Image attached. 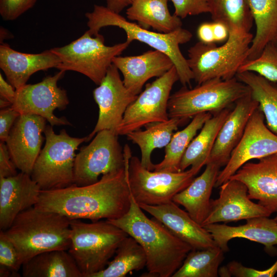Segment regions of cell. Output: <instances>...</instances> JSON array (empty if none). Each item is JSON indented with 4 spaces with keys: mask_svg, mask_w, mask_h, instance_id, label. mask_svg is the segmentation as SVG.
<instances>
[{
    "mask_svg": "<svg viewBox=\"0 0 277 277\" xmlns=\"http://www.w3.org/2000/svg\"><path fill=\"white\" fill-rule=\"evenodd\" d=\"M128 165L119 171L103 175L88 185L41 190L35 205L61 214L70 220L95 222L119 218L129 210L131 193L127 176Z\"/></svg>",
    "mask_w": 277,
    "mask_h": 277,
    "instance_id": "obj_1",
    "label": "cell"
},
{
    "mask_svg": "<svg viewBox=\"0 0 277 277\" xmlns=\"http://www.w3.org/2000/svg\"><path fill=\"white\" fill-rule=\"evenodd\" d=\"M134 239L143 248L149 276L170 277L181 266L192 248L155 218L149 219L131 194L128 211L107 220Z\"/></svg>",
    "mask_w": 277,
    "mask_h": 277,
    "instance_id": "obj_2",
    "label": "cell"
},
{
    "mask_svg": "<svg viewBox=\"0 0 277 277\" xmlns=\"http://www.w3.org/2000/svg\"><path fill=\"white\" fill-rule=\"evenodd\" d=\"M4 232L22 265L42 252L68 250L71 243L70 220L36 206L21 212Z\"/></svg>",
    "mask_w": 277,
    "mask_h": 277,
    "instance_id": "obj_3",
    "label": "cell"
},
{
    "mask_svg": "<svg viewBox=\"0 0 277 277\" xmlns=\"http://www.w3.org/2000/svg\"><path fill=\"white\" fill-rule=\"evenodd\" d=\"M87 19V31L92 36L99 34L101 28L115 26L126 33V41L131 43L138 41L168 55L173 62L179 75V81L184 87H191L193 75L186 58L181 52L180 45L189 42L192 33L181 27L167 33L151 31L139 25L130 22L127 18L106 6L94 5L93 10L85 13Z\"/></svg>",
    "mask_w": 277,
    "mask_h": 277,
    "instance_id": "obj_4",
    "label": "cell"
},
{
    "mask_svg": "<svg viewBox=\"0 0 277 277\" xmlns=\"http://www.w3.org/2000/svg\"><path fill=\"white\" fill-rule=\"evenodd\" d=\"M70 246L68 251L83 277H92L103 270L128 235L107 220L86 223L70 220Z\"/></svg>",
    "mask_w": 277,
    "mask_h": 277,
    "instance_id": "obj_5",
    "label": "cell"
},
{
    "mask_svg": "<svg viewBox=\"0 0 277 277\" xmlns=\"http://www.w3.org/2000/svg\"><path fill=\"white\" fill-rule=\"evenodd\" d=\"M253 36L250 32L229 28L228 39L220 46L199 42L191 47L187 61L195 82L200 84L215 78L235 77L248 58Z\"/></svg>",
    "mask_w": 277,
    "mask_h": 277,
    "instance_id": "obj_6",
    "label": "cell"
},
{
    "mask_svg": "<svg viewBox=\"0 0 277 277\" xmlns=\"http://www.w3.org/2000/svg\"><path fill=\"white\" fill-rule=\"evenodd\" d=\"M249 93V87L236 76L227 80L211 79L194 88L183 86L170 96L168 115L169 118L176 117L186 122L202 113L214 115L231 107Z\"/></svg>",
    "mask_w": 277,
    "mask_h": 277,
    "instance_id": "obj_7",
    "label": "cell"
},
{
    "mask_svg": "<svg viewBox=\"0 0 277 277\" xmlns=\"http://www.w3.org/2000/svg\"><path fill=\"white\" fill-rule=\"evenodd\" d=\"M45 143L41 150L30 174L41 190L61 189L74 182L75 151L87 137L70 136L65 129L58 134L53 126H46L44 133Z\"/></svg>",
    "mask_w": 277,
    "mask_h": 277,
    "instance_id": "obj_8",
    "label": "cell"
},
{
    "mask_svg": "<svg viewBox=\"0 0 277 277\" xmlns=\"http://www.w3.org/2000/svg\"><path fill=\"white\" fill-rule=\"evenodd\" d=\"M104 43L102 34L92 36L87 31L69 44L50 50L61 61L57 69L78 72L99 85L112 64L113 59L131 44L126 41L109 46Z\"/></svg>",
    "mask_w": 277,
    "mask_h": 277,
    "instance_id": "obj_9",
    "label": "cell"
},
{
    "mask_svg": "<svg viewBox=\"0 0 277 277\" xmlns=\"http://www.w3.org/2000/svg\"><path fill=\"white\" fill-rule=\"evenodd\" d=\"M198 173L190 168L172 172L149 170L136 156L130 159L127 176L130 193L138 204L159 205L172 201L187 187Z\"/></svg>",
    "mask_w": 277,
    "mask_h": 277,
    "instance_id": "obj_10",
    "label": "cell"
},
{
    "mask_svg": "<svg viewBox=\"0 0 277 277\" xmlns=\"http://www.w3.org/2000/svg\"><path fill=\"white\" fill-rule=\"evenodd\" d=\"M125 167L124 150L118 141V135L113 130H102L76 154L74 182L78 186L90 185L97 182L100 175Z\"/></svg>",
    "mask_w": 277,
    "mask_h": 277,
    "instance_id": "obj_11",
    "label": "cell"
},
{
    "mask_svg": "<svg viewBox=\"0 0 277 277\" xmlns=\"http://www.w3.org/2000/svg\"><path fill=\"white\" fill-rule=\"evenodd\" d=\"M179 81L174 65L163 75L145 86V89L126 109L115 132L118 135L169 119L168 104L173 85Z\"/></svg>",
    "mask_w": 277,
    "mask_h": 277,
    "instance_id": "obj_12",
    "label": "cell"
},
{
    "mask_svg": "<svg viewBox=\"0 0 277 277\" xmlns=\"http://www.w3.org/2000/svg\"><path fill=\"white\" fill-rule=\"evenodd\" d=\"M65 72L59 70L53 75H48L34 84H25L16 89L11 107L21 114H34L45 118L52 126L70 125L65 117L54 115L56 109L63 110L69 104L66 90L59 87L57 83Z\"/></svg>",
    "mask_w": 277,
    "mask_h": 277,
    "instance_id": "obj_13",
    "label": "cell"
},
{
    "mask_svg": "<svg viewBox=\"0 0 277 277\" xmlns=\"http://www.w3.org/2000/svg\"><path fill=\"white\" fill-rule=\"evenodd\" d=\"M263 113L258 108L251 116L239 143L230 159L220 171L215 187L227 181L244 164L253 159L277 153V135L265 123Z\"/></svg>",
    "mask_w": 277,
    "mask_h": 277,
    "instance_id": "obj_14",
    "label": "cell"
},
{
    "mask_svg": "<svg viewBox=\"0 0 277 277\" xmlns=\"http://www.w3.org/2000/svg\"><path fill=\"white\" fill-rule=\"evenodd\" d=\"M93 96L98 105L99 114L94 129L87 136V142L101 130L109 129L115 132L126 109L137 97L125 87L119 70L113 64L100 84L93 90Z\"/></svg>",
    "mask_w": 277,
    "mask_h": 277,
    "instance_id": "obj_15",
    "label": "cell"
},
{
    "mask_svg": "<svg viewBox=\"0 0 277 277\" xmlns=\"http://www.w3.org/2000/svg\"><path fill=\"white\" fill-rule=\"evenodd\" d=\"M243 182L229 179L220 186L219 196L211 199L209 214L202 226L229 223L258 216H269L267 208L252 202Z\"/></svg>",
    "mask_w": 277,
    "mask_h": 277,
    "instance_id": "obj_16",
    "label": "cell"
},
{
    "mask_svg": "<svg viewBox=\"0 0 277 277\" xmlns=\"http://www.w3.org/2000/svg\"><path fill=\"white\" fill-rule=\"evenodd\" d=\"M47 120L34 114H21L5 142L11 160L21 172L31 174L41 151Z\"/></svg>",
    "mask_w": 277,
    "mask_h": 277,
    "instance_id": "obj_17",
    "label": "cell"
},
{
    "mask_svg": "<svg viewBox=\"0 0 277 277\" xmlns=\"http://www.w3.org/2000/svg\"><path fill=\"white\" fill-rule=\"evenodd\" d=\"M258 160L247 162L229 179L243 182L250 199L258 200L272 213L277 212V153Z\"/></svg>",
    "mask_w": 277,
    "mask_h": 277,
    "instance_id": "obj_18",
    "label": "cell"
},
{
    "mask_svg": "<svg viewBox=\"0 0 277 277\" xmlns=\"http://www.w3.org/2000/svg\"><path fill=\"white\" fill-rule=\"evenodd\" d=\"M138 205L192 249L217 246L211 234L172 201L159 205Z\"/></svg>",
    "mask_w": 277,
    "mask_h": 277,
    "instance_id": "obj_19",
    "label": "cell"
},
{
    "mask_svg": "<svg viewBox=\"0 0 277 277\" xmlns=\"http://www.w3.org/2000/svg\"><path fill=\"white\" fill-rule=\"evenodd\" d=\"M41 192L30 174L0 177V229L5 231L22 211L35 206Z\"/></svg>",
    "mask_w": 277,
    "mask_h": 277,
    "instance_id": "obj_20",
    "label": "cell"
},
{
    "mask_svg": "<svg viewBox=\"0 0 277 277\" xmlns=\"http://www.w3.org/2000/svg\"><path fill=\"white\" fill-rule=\"evenodd\" d=\"M259 103L250 93L238 100L220 128L208 162L225 166L241 141L247 124Z\"/></svg>",
    "mask_w": 277,
    "mask_h": 277,
    "instance_id": "obj_21",
    "label": "cell"
},
{
    "mask_svg": "<svg viewBox=\"0 0 277 277\" xmlns=\"http://www.w3.org/2000/svg\"><path fill=\"white\" fill-rule=\"evenodd\" d=\"M246 223L238 226L217 223L203 226L224 252L229 250L228 243L234 238H244L263 244L265 250L275 254L277 245V222L268 216H258L246 220Z\"/></svg>",
    "mask_w": 277,
    "mask_h": 277,
    "instance_id": "obj_22",
    "label": "cell"
},
{
    "mask_svg": "<svg viewBox=\"0 0 277 277\" xmlns=\"http://www.w3.org/2000/svg\"><path fill=\"white\" fill-rule=\"evenodd\" d=\"M112 64L122 73L125 87L136 95L147 81L163 75L174 66L168 55L156 50L136 56H117Z\"/></svg>",
    "mask_w": 277,
    "mask_h": 277,
    "instance_id": "obj_23",
    "label": "cell"
},
{
    "mask_svg": "<svg viewBox=\"0 0 277 277\" xmlns=\"http://www.w3.org/2000/svg\"><path fill=\"white\" fill-rule=\"evenodd\" d=\"M60 63L59 57L50 49L39 53H26L14 50L7 44L0 45V68L15 89L26 84L33 74L56 68Z\"/></svg>",
    "mask_w": 277,
    "mask_h": 277,
    "instance_id": "obj_24",
    "label": "cell"
},
{
    "mask_svg": "<svg viewBox=\"0 0 277 277\" xmlns=\"http://www.w3.org/2000/svg\"><path fill=\"white\" fill-rule=\"evenodd\" d=\"M221 167L208 163L204 172L177 193L172 201L182 205L189 215L201 225L207 217L210 208V196Z\"/></svg>",
    "mask_w": 277,
    "mask_h": 277,
    "instance_id": "obj_25",
    "label": "cell"
},
{
    "mask_svg": "<svg viewBox=\"0 0 277 277\" xmlns=\"http://www.w3.org/2000/svg\"><path fill=\"white\" fill-rule=\"evenodd\" d=\"M231 110V107L226 108L205 122L184 153L180 165V171L191 166L199 172L207 164L219 131Z\"/></svg>",
    "mask_w": 277,
    "mask_h": 277,
    "instance_id": "obj_26",
    "label": "cell"
},
{
    "mask_svg": "<svg viewBox=\"0 0 277 277\" xmlns=\"http://www.w3.org/2000/svg\"><path fill=\"white\" fill-rule=\"evenodd\" d=\"M168 0H133L126 10L127 18L145 29L169 33L182 27L181 18L171 14Z\"/></svg>",
    "mask_w": 277,
    "mask_h": 277,
    "instance_id": "obj_27",
    "label": "cell"
},
{
    "mask_svg": "<svg viewBox=\"0 0 277 277\" xmlns=\"http://www.w3.org/2000/svg\"><path fill=\"white\" fill-rule=\"evenodd\" d=\"M24 277H83L68 250H54L39 253L22 266Z\"/></svg>",
    "mask_w": 277,
    "mask_h": 277,
    "instance_id": "obj_28",
    "label": "cell"
},
{
    "mask_svg": "<svg viewBox=\"0 0 277 277\" xmlns=\"http://www.w3.org/2000/svg\"><path fill=\"white\" fill-rule=\"evenodd\" d=\"M185 121L171 117L165 122L152 123L146 126L144 130L131 131L126 136L128 140L138 146L141 150L142 165L149 170H154V164L151 156L156 148L166 147L170 141L174 132Z\"/></svg>",
    "mask_w": 277,
    "mask_h": 277,
    "instance_id": "obj_29",
    "label": "cell"
},
{
    "mask_svg": "<svg viewBox=\"0 0 277 277\" xmlns=\"http://www.w3.org/2000/svg\"><path fill=\"white\" fill-rule=\"evenodd\" d=\"M256 31L251 44L248 60L255 59L269 43L277 44V0H247Z\"/></svg>",
    "mask_w": 277,
    "mask_h": 277,
    "instance_id": "obj_30",
    "label": "cell"
},
{
    "mask_svg": "<svg viewBox=\"0 0 277 277\" xmlns=\"http://www.w3.org/2000/svg\"><path fill=\"white\" fill-rule=\"evenodd\" d=\"M235 76L249 87L252 97L259 103L266 126L277 135V85L252 72H239Z\"/></svg>",
    "mask_w": 277,
    "mask_h": 277,
    "instance_id": "obj_31",
    "label": "cell"
},
{
    "mask_svg": "<svg viewBox=\"0 0 277 277\" xmlns=\"http://www.w3.org/2000/svg\"><path fill=\"white\" fill-rule=\"evenodd\" d=\"M212 116L209 112L198 114L183 129L174 133L165 147L164 159L154 164V170L176 172H180V165L183 156L189 144L203 127L205 122Z\"/></svg>",
    "mask_w": 277,
    "mask_h": 277,
    "instance_id": "obj_32",
    "label": "cell"
},
{
    "mask_svg": "<svg viewBox=\"0 0 277 277\" xmlns=\"http://www.w3.org/2000/svg\"><path fill=\"white\" fill-rule=\"evenodd\" d=\"M146 263L143 248L134 239L128 235L120 243L113 259L92 277H125L129 272L143 269Z\"/></svg>",
    "mask_w": 277,
    "mask_h": 277,
    "instance_id": "obj_33",
    "label": "cell"
},
{
    "mask_svg": "<svg viewBox=\"0 0 277 277\" xmlns=\"http://www.w3.org/2000/svg\"><path fill=\"white\" fill-rule=\"evenodd\" d=\"M224 253L218 246L192 249L172 277H217Z\"/></svg>",
    "mask_w": 277,
    "mask_h": 277,
    "instance_id": "obj_34",
    "label": "cell"
},
{
    "mask_svg": "<svg viewBox=\"0 0 277 277\" xmlns=\"http://www.w3.org/2000/svg\"><path fill=\"white\" fill-rule=\"evenodd\" d=\"M213 22L249 32L253 18L247 0H207Z\"/></svg>",
    "mask_w": 277,
    "mask_h": 277,
    "instance_id": "obj_35",
    "label": "cell"
},
{
    "mask_svg": "<svg viewBox=\"0 0 277 277\" xmlns=\"http://www.w3.org/2000/svg\"><path fill=\"white\" fill-rule=\"evenodd\" d=\"M254 72L273 83L277 82V44L268 43L255 59H247L238 72Z\"/></svg>",
    "mask_w": 277,
    "mask_h": 277,
    "instance_id": "obj_36",
    "label": "cell"
},
{
    "mask_svg": "<svg viewBox=\"0 0 277 277\" xmlns=\"http://www.w3.org/2000/svg\"><path fill=\"white\" fill-rule=\"evenodd\" d=\"M277 272V261L269 268L259 270L247 267L235 261L220 267L219 275L222 277H272Z\"/></svg>",
    "mask_w": 277,
    "mask_h": 277,
    "instance_id": "obj_37",
    "label": "cell"
},
{
    "mask_svg": "<svg viewBox=\"0 0 277 277\" xmlns=\"http://www.w3.org/2000/svg\"><path fill=\"white\" fill-rule=\"evenodd\" d=\"M22 264L17 251L4 231H0V267L18 272Z\"/></svg>",
    "mask_w": 277,
    "mask_h": 277,
    "instance_id": "obj_38",
    "label": "cell"
},
{
    "mask_svg": "<svg viewBox=\"0 0 277 277\" xmlns=\"http://www.w3.org/2000/svg\"><path fill=\"white\" fill-rule=\"evenodd\" d=\"M37 0H0V14L5 21L16 19L32 8Z\"/></svg>",
    "mask_w": 277,
    "mask_h": 277,
    "instance_id": "obj_39",
    "label": "cell"
},
{
    "mask_svg": "<svg viewBox=\"0 0 277 277\" xmlns=\"http://www.w3.org/2000/svg\"><path fill=\"white\" fill-rule=\"evenodd\" d=\"M172 2L174 8V14L180 18L189 15H197L210 13L207 0H168Z\"/></svg>",
    "mask_w": 277,
    "mask_h": 277,
    "instance_id": "obj_40",
    "label": "cell"
},
{
    "mask_svg": "<svg viewBox=\"0 0 277 277\" xmlns=\"http://www.w3.org/2000/svg\"><path fill=\"white\" fill-rule=\"evenodd\" d=\"M20 114L11 106L0 111V140L6 142L10 130Z\"/></svg>",
    "mask_w": 277,
    "mask_h": 277,
    "instance_id": "obj_41",
    "label": "cell"
},
{
    "mask_svg": "<svg viewBox=\"0 0 277 277\" xmlns=\"http://www.w3.org/2000/svg\"><path fill=\"white\" fill-rule=\"evenodd\" d=\"M17 168L11 160L5 142L0 143V177H8L18 173Z\"/></svg>",
    "mask_w": 277,
    "mask_h": 277,
    "instance_id": "obj_42",
    "label": "cell"
},
{
    "mask_svg": "<svg viewBox=\"0 0 277 277\" xmlns=\"http://www.w3.org/2000/svg\"><path fill=\"white\" fill-rule=\"evenodd\" d=\"M197 36L200 42L205 44L215 43L212 22H203L198 27Z\"/></svg>",
    "mask_w": 277,
    "mask_h": 277,
    "instance_id": "obj_43",
    "label": "cell"
},
{
    "mask_svg": "<svg viewBox=\"0 0 277 277\" xmlns=\"http://www.w3.org/2000/svg\"><path fill=\"white\" fill-rule=\"evenodd\" d=\"M16 89L4 78L0 73V96L12 104L15 96Z\"/></svg>",
    "mask_w": 277,
    "mask_h": 277,
    "instance_id": "obj_44",
    "label": "cell"
},
{
    "mask_svg": "<svg viewBox=\"0 0 277 277\" xmlns=\"http://www.w3.org/2000/svg\"><path fill=\"white\" fill-rule=\"evenodd\" d=\"M212 27L215 42H225L229 36V28L224 23L218 22H212Z\"/></svg>",
    "mask_w": 277,
    "mask_h": 277,
    "instance_id": "obj_45",
    "label": "cell"
},
{
    "mask_svg": "<svg viewBox=\"0 0 277 277\" xmlns=\"http://www.w3.org/2000/svg\"><path fill=\"white\" fill-rule=\"evenodd\" d=\"M133 0H106V6L111 10L120 13L126 7H129Z\"/></svg>",
    "mask_w": 277,
    "mask_h": 277,
    "instance_id": "obj_46",
    "label": "cell"
},
{
    "mask_svg": "<svg viewBox=\"0 0 277 277\" xmlns=\"http://www.w3.org/2000/svg\"><path fill=\"white\" fill-rule=\"evenodd\" d=\"M13 37V35L8 30L4 28L3 26L1 27L0 29V40L1 44L3 43L4 39H8Z\"/></svg>",
    "mask_w": 277,
    "mask_h": 277,
    "instance_id": "obj_47",
    "label": "cell"
},
{
    "mask_svg": "<svg viewBox=\"0 0 277 277\" xmlns=\"http://www.w3.org/2000/svg\"><path fill=\"white\" fill-rule=\"evenodd\" d=\"M12 104L7 100L1 98H0V107L1 109L11 107Z\"/></svg>",
    "mask_w": 277,
    "mask_h": 277,
    "instance_id": "obj_48",
    "label": "cell"
},
{
    "mask_svg": "<svg viewBox=\"0 0 277 277\" xmlns=\"http://www.w3.org/2000/svg\"><path fill=\"white\" fill-rule=\"evenodd\" d=\"M277 222V212H276V215L275 216V217L274 218Z\"/></svg>",
    "mask_w": 277,
    "mask_h": 277,
    "instance_id": "obj_49",
    "label": "cell"
}]
</instances>
